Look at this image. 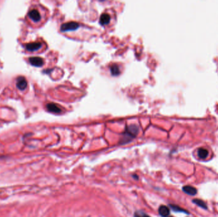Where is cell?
<instances>
[{
  "instance_id": "1",
  "label": "cell",
  "mask_w": 218,
  "mask_h": 217,
  "mask_svg": "<svg viewBox=\"0 0 218 217\" xmlns=\"http://www.w3.org/2000/svg\"><path fill=\"white\" fill-rule=\"evenodd\" d=\"M138 131H139V129L136 125H130L129 126L127 127L119 143L121 145H124L130 142L133 139L135 138L137 136Z\"/></svg>"
},
{
  "instance_id": "2",
  "label": "cell",
  "mask_w": 218,
  "mask_h": 217,
  "mask_svg": "<svg viewBox=\"0 0 218 217\" xmlns=\"http://www.w3.org/2000/svg\"><path fill=\"white\" fill-rule=\"evenodd\" d=\"M79 24L76 22H69L61 25V31L62 32L75 31L79 27Z\"/></svg>"
},
{
  "instance_id": "3",
  "label": "cell",
  "mask_w": 218,
  "mask_h": 217,
  "mask_svg": "<svg viewBox=\"0 0 218 217\" xmlns=\"http://www.w3.org/2000/svg\"><path fill=\"white\" fill-rule=\"evenodd\" d=\"M29 63L36 67H41L44 65V60L40 57H32L29 59Z\"/></svg>"
},
{
  "instance_id": "4",
  "label": "cell",
  "mask_w": 218,
  "mask_h": 217,
  "mask_svg": "<svg viewBox=\"0 0 218 217\" xmlns=\"http://www.w3.org/2000/svg\"><path fill=\"white\" fill-rule=\"evenodd\" d=\"M16 85L19 90H24L28 86V82L26 80V78L23 77H19L17 80Z\"/></svg>"
},
{
  "instance_id": "5",
  "label": "cell",
  "mask_w": 218,
  "mask_h": 217,
  "mask_svg": "<svg viewBox=\"0 0 218 217\" xmlns=\"http://www.w3.org/2000/svg\"><path fill=\"white\" fill-rule=\"evenodd\" d=\"M41 47V43L40 42H33L29 43L26 45V48L28 51L34 52L39 50Z\"/></svg>"
},
{
  "instance_id": "6",
  "label": "cell",
  "mask_w": 218,
  "mask_h": 217,
  "mask_svg": "<svg viewBox=\"0 0 218 217\" xmlns=\"http://www.w3.org/2000/svg\"><path fill=\"white\" fill-rule=\"evenodd\" d=\"M28 15L31 20L35 22H39L41 20V16L39 12L36 10H32L29 12Z\"/></svg>"
},
{
  "instance_id": "7",
  "label": "cell",
  "mask_w": 218,
  "mask_h": 217,
  "mask_svg": "<svg viewBox=\"0 0 218 217\" xmlns=\"http://www.w3.org/2000/svg\"><path fill=\"white\" fill-rule=\"evenodd\" d=\"M46 106L49 111L54 113V114H60L61 112V108L54 103H49Z\"/></svg>"
},
{
  "instance_id": "8",
  "label": "cell",
  "mask_w": 218,
  "mask_h": 217,
  "mask_svg": "<svg viewBox=\"0 0 218 217\" xmlns=\"http://www.w3.org/2000/svg\"><path fill=\"white\" fill-rule=\"evenodd\" d=\"M182 190L184 192H185L186 194L190 195H191V196L195 195L197 194V190L195 189V188L192 186H190V185L184 186L182 188Z\"/></svg>"
},
{
  "instance_id": "9",
  "label": "cell",
  "mask_w": 218,
  "mask_h": 217,
  "mask_svg": "<svg viewBox=\"0 0 218 217\" xmlns=\"http://www.w3.org/2000/svg\"><path fill=\"white\" fill-rule=\"evenodd\" d=\"M170 211L169 208L164 205H161L158 209L159 214L162 217H169L170 215Z\"/></svg>"
},
{
  "instance_id": "10",
  "label": "cell",
  "mask_w": 218,
  "mask_h": 217,
  "mask_svg": "<svg viewBox=\"0 0 218 217\" xmlns=\"http://www.w3.org/2000/svg\"><path fill=\"white\" fill-rule=\"evenodd\" d=\"M110 20V16L108 14H103L100 19V23L101 24L102 26H105V25H107Z\"/></svg>"
},
{
  "instance_id": "11",
  "label": "cell",
  "mask_w": 218,
  "mask_h": 217,
  "mask_svg": "<svg viewBox=\"0 0 218 217\" xmlns=\"http://www.w3.org/2000/svg\"><path fill=\"white\" fill-rule=\"evenodd\" d=\"M209 155V152L208 150L203 148H200L198 150V157L202 158V159H205L208 157Z\"/></svg>"
},
{
  "instance_id": "12",
  "label": "cell",
  "mask_w": 218,
  "mask_h": 217,
  "mask_svg": "<svg viewBox=\"0 0 218 217\" xmlns=\"http://www.w3.org/2000/svg\"><path fill=\"white\" fill-rule=\"evenodd\" d=\"M192 201H193V203H195L196 205L203 208V209H205V210L207 209V206L206 203H205L203 201H202V200L198 199H195L193 200Z\"/></svg>"
},
{
  "instance_id": "13",
  "label": "cell",
  "mask_w": 218,
  "mask_h": 217,
  "mask_svg": "<svg viewBox=\"0 0 218 217\" xmlns=\"http://www.w3.org/2000/svg\"><path fill=\"white\" fill-rule=\"evenodd\" d=\"M110 72L113 76H118L120 74V69L119 66L116 64L112 65L110 67Z\"/></svg>"
},
{
  "instance_id": "14",
  "label": "cell",
  "mask_w": 218,
  "mask_h": 217,
  "mask_svg": "<svg viewBox=\"0 0 218 217\" xmlns=\"http://www.w3.org/2000/svg\"><path fill=\"white\" fill-rule=\"evenodd\" d=\"M170 206L175 212H181V213H186V214H189V212L185 210H184L183 208H181L179 206L174 205V204H170Z\"/></svg>"
},
{
  "instance_id": "15",
  "label": "cell",
  "mask_w": 218,
  "mask_h": 217,
  "mask_svg": "<svg viewBox=\"0 0 218 217\" xmlns=\"http://www.w3.org/2000/svg\"><path fill=\"white\" fill-rule=\"evenodd\" d=\"M134 217H150L146 213L142 211H137L134 213Z\"/></svg>"
},
{
  "instance_id": "16",
  "label": "cell",
  "mask_w": 218,
  "mask_h": 217,
  "mask_svg": "<svg viewBox=\"0 0 218 217\" xmlns=\"http://www.w3.org/2000/svg\"><path fill=\"white\" fill-rule=\"evenodd\" d=\"M169 217H171V216H169Z\"/></svg>"
}]
</instances>
